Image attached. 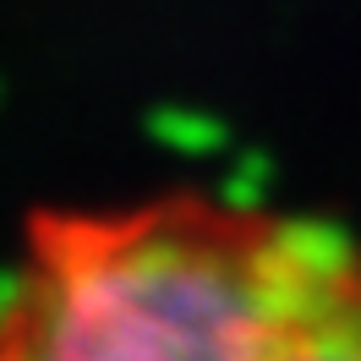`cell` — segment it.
<instances>
[{
  "instance_id": "1",
  "label": "cell",
  "mask_w": 361,
  "mask_h": 361,
  "mask_svg": "<svg viewBox=\"0 0 361 361\" xmlns=\"http://www.w3.org/2000/svg\"><path fill=\"white\" fill-rule=\"evenodd\" d=\"M0 361H361V230L192 186L44 208Z\"/></svg>"
}]
</instances>
